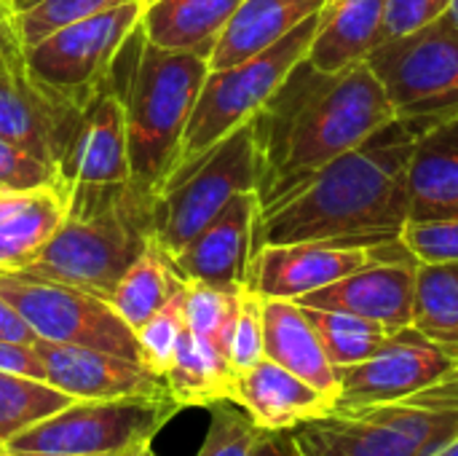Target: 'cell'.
Wrapping results in <instances>:
<instances>
[{
  "label": "cell",
  "mask_w": 458,
  "mask_h": 456,
  "mask_svg": "<svg viewBox=\"0 0 458 456\" xmlns=\"http://www.w3.org/2000/svg\"><path fill=\"white\" fill-rule=\"evenodd\" d=\"M392 121L394 105L368 62L319 73L303 59L255 118L263 212Z\"/></svg>",
  "instance_id": "obj_1"
},
{
  "label": "cell",
  "mask_w": 458,
  "mask_h": 456,
  "mask_svg": "<svg viewBox=\"0 0 458 456\" xmlns=\"http://www.w3.org/2000/svg\"><path fill=\"white\" fill-rule=\"evenodd\" d=\"M424 126L392 121L266 210L258 250L295 242L384 245L403 239L411 220V161Z\"/></svg>",
  "instance_id": "obj_2"
},
{
  "label": "cell",
  "mask_w": 458,
  "mask_h": 456,
  "mask_svg": "<svg viewBox=\"0 0 458 456\" xmlns=\"http://www.w3.org/2000/svg\"><path fill=\"white\" fill-rule=\"evenodd\" d=\"M207 73V56L158 48L145 38L142 24L115 62L113 75L126 105L131 185L150 202L158 199L174 167Z\"/></svg>",
  "instance_id": "obj_3"
},
{
  "label": "cell",
  "mask_w": 458,
  "mask_h": 456,
  "mask_svg": "<svg viewBox=\"0 0 458 456\" xmlns=\"http://www.w3.org/2000/svg\"><path fill=\"white\" fill-rule=\"evenodd\" d=\"M153 204L131 185L91 215H64L46 247L19 271L110 301L121 277L153 242Z\"/></svg>",
  "instance_id": "obj_4"
},
{
  "label": "cell",
  "mask_w": 458,
  "mask_h": 456,
  "mask_svg": "<svg viewBox=\"0 0 458 456\" xmlns=\"http://www.w3.org/2000/svg\"><path fill=\"white\" fill-rule=\"evenodd\" d=\"M458 435V379L357 411H333L293 438L303 456H435Z\"/></svg>",
  "instance_id": "obj_5"
},
{
  "label": "cell",
  "mask_w": 458,
  "mask_h": 456,
  "mask_svg": "<svg viewBox=\"0 0 458 456\" xmlns=\"http://www.w3.org/2000/svg\"><path fill=\"white\" fill-rule=\"evenodd\" d=\"M317 22L319 13L306 19L298 30H293L268 51L242 65L207 73L164 188L191 172L217 142H223L236 129L260 116V110L271 102L284 78L306 59L311 38L317 32Z\"/></svg>",
  "instance_id": "obj_6"
},
{
  "label": "cell",
  "mask_w": 458,
  "mask_h": 456,
  "mask_svg": "<svg viewBox=\"0 0 458 456\" xmlns=\"http://www.w3.org/2000/svg\"><path fill=\"white\" fill-rule=\"evenodd\" d=\"M54 175L64 215H91L131 188L126 105L115 75L81 108Z\"/></svg>",
  "instance_id": "obj_7"
},
{
  "label": "cell",
  "mask_w": 458,
  "mask_h": 456,
  "mask_svg": "<svg viewBox=\"0 0 458 456\" xmlns=\"http://www.w3.org/2000/svg\"><path fill=\"white\" fill-rule=\"evenodd\" d=\"M260 188L255 121L217 142L191 172L169 183L153 204V242L172 258L244 191Z\"/></svg>",
  "instance_id": "obj_8"
},
{
  "label": "cell",
  "mask_w": 458,
  "mask_h": 456,
  "mask_svg": "<svg viewBox=\"0 0 458 456\" xmlns=\"http://www.w3.org/2000/svg\"><path fill=\"white\" fill-rule=\"evenodd\" d=\"M142 8V0L123 3L24 46L30 75L56 99L83 108L110 81L126 40L140 27Z\"/></svg>",
  "instance_id": "obj_9"
},
{
  "label": "cell",
  "mask_w": 458,
  "mask_h": 456,
  "mask_svg": "<svg viewBox=\"0 0 458 456\" xmlns=\"http://www.w3.org/2000/svg\"><path fill=\"white\" fill-rule=\"evenodd\" d=\"M365 62L384 83L397 118L432 124L458 110V27L448 16L384 40Z\"/></svg>",
  "instance_id": "obj_10"
},
{
  "label": "cell",
  "mask_w": 458,
  "mask_h": 456,
  "mask_svg": "<svg viewBox=\"0 0 458 456\" xmlns=\"http://www.w3.org/2000/svg\"><path fill=\"white\" fill-rule=\"evenodd\" d=\"M177 411L182 409L172 398L75 400L3 446L16 452L129 454L150 443Z\"/></svg>",
  "instance_id": "obj_11"
},
{
  "label": "cell",
  "mask_w": 458,
  "mask_h": 456,
  "mask_svg": "<svg viewBox=\"0 0 458 456\" xmlns=\"http://www.w3.org/2000/svg\"><path fill=\"white\" fill-rule=\"evenodd\" d=\"M0 296L43 341L89 347L142 363L134 328L99 296L21 271H0Z\"/></svg>",
  "instance_id": "obj_12"
},
{
  "label": "cell",
  "mask_w": 458,
  "mask_h": 456,
  "mask_svg": "<svg viewBox=\"0 0 458 456\" xmlns=\"http://www.w3.org/2000/svg\"><path fill=\"white\" fill-rule=\"evenodd\" d=\"M341 390L333 411H357L405 400L458 379V360L424 339L413 325L392 339L365 363L338 371Z\"/></svg>",
  "instance_id": "obj_13"
},
{
  "label": "cell",
  "mask_w": 458,
  "mask_h": 456,
  "mask_svg": "<svg viewBox=\"0 0 458 456\" xmlns=\"http://www.w3.org/2000/svg\"><path fill=\"white\" fill-rule=\"evenodd\" d=\"M413 258L411 250L397 242L384 245H341V242H295V245H263L247 274V288L260 298L298 301L314 290H322L365 266L381 261Z\"/></svg>",
  "instance_id": "obj_14"
},
{
  "label": "cell",
  "mask_w": 458,
  "mask_h": 456,
  "mask_svg": "<svg viewBox=\"0 0 458 456\" xmlns=\"http://www.w3.org/2000/svg\"><path fill=\"white\" fill-rule=\"evenodd\" d=\"M81 108L48 94L27 70L19 40L0 51V137L56 167Z\"/></svg>",
  "instance_id": "obj_15"
},
{
  "label": "cell",
  "mask_w": 458,
  "mask_h": 456,
  "mask_svg": "<svg viewBox=\"0 0 458 456\" xmlns=\"http://www.w3.org/2000/svg\"><path fill=\"white\" fill-rule=\"evenodd\" d=\"M263 207L258 191L236 194L212 223H207L169 261L188 282H207L225 290L247 285L250 263L258 253V228Z\"/></svg>",
  "instance_id": "obj_16"
},
{
  "label": "cell",
  "mask_w": 458,
  "mask_h": 456,
  "mask_svg": "<svg viewBox=\"0 0 458 456\" xmlns=\"http://www.w3.org/2000/svg\"><path fill=\"white\" fill-rule=\"evenodd\" d=\"M35 352L43 363L46 382L75 400H115V398H172L166 379L145 363L72 344L38 339Z\"/></svg>",
  "instance_id": "obj_17"
},
{
  "label": "cell",
  "mask_w": 458,
  "mask_h": 456,
  "mask_svg": "<svg viewBox=\"0 0 458 456\" xmlns=\"http://www.w3.org/2000/svg\"><path fill=\"white\" fill-rule=\"evenodd\" d=\"M416 266V258L381 261L298 298V304L314 309L349 312L373 320L389 331H403L413 323Z\"/></svg>",
  "instance_id": "obj_18"
},
{
  "label": "cell",
  "mask_w": 458,
  "mask_h": 456,
  "mask_svg": "<svg viewBox=\"0 0 458 456\" xmlns=\"http://www.w3.org/2000/svg\"><path fill=\"white\" fill-rule=\"evenodd\" d=\"M231 403L242 406L266 433H293L335 409L330 395L268 357L233 374Z\"/></svg>",
  "instance_id": "obj_19"
},
{
  "label": "cell",
  "mask_w": 458,
  "mask_h": 456,
  "mask_svg": "<svg viewBox=\"0 0 458 456\" xmlns=\"http://www.w3.org/2000/svg\"><path fill=\"white\" fill-rule=\"evenodd\" d=\"M384 16L386 0H327L306 62L319 73H344L365 62L386 40Z\"/></svg>",
  "instance_id": "obj_20"
},
{
  "label": "cell",
  "mask_w": 458,
  "mask_h": 456,
  "mask_svg": "<svg viewBox=\"0 0 458 456\" xmlns=\"http://www.w3.org/2000/svg\"><path fill=\"white\" fill-rule=\"evenodd\" d=\"M263 341L268 360L293 371L333 400L338 398V368L330 363L317 328L298 301L263 298Z\"/></svg>",
  "instance_id": "obj_21"
},
{
  "label": "cell",
  "mask_w": 458,
  "mask_h": 456,
  "mask_svg": "<svg viewBox=\"0 0 458 456\" xmlns=\"http://www.w3.org/2000/svg\"><path fill=\"white\" fill-rule=\"evenodd\" d=\"M327 0H242L217 38L209 70L242 65L298 30L306 19L317 16Z\"/></svg>",
  "instance_id": "obj_22"
},
{
  "label": "cell",
  "mask_w": 458,
  "mask_h": 456,
  "mask_svg": "<svg viewBox=\"0 0 458 456\" xmlns=\"http://www.w3.org/2000/svg\"><path fill=\"white\" fill-rule=\"evenodd\" d=\"M458 218V110L421 129L411 161V220Z\"/></svg>",
  "instance_id": "obj_23"
},
{
  "label": "cell",
  "mask_w": 458,
  "mask_h": 456,
  "mask_svg": "<svg viewBox=\"0 0 458 456\" xmlns=\"http://www.w3.org/2000/svg\"><path fill=\"white\" fill-rule=\"evenodd\" d=\"M239 3L242 0H148L140 24L153 46L209 59Z\"/></svg>",
  "instance_id": "obj_24"
},
{
  "label": "cell",
  "mask_w": 458,
  "mask_h": 456,
  "mask_svg": "<svg viewBox=\"0 0 458 456\" xmlns=\"http://www.w3.org/2000/svg\"><path fill=\"white\" fill-rule=\"evenodd\" d=\"M64 220V199L54 185L32 191L0 188V271L24 269Z\"/></svg>",
  "instance_id": "obj_25"
},
{
  "label": "cell",
  "mask_w": 458,
  "mask_h": 456,
  "mask_svg": "<svg viewBox=\"0 0 458 456\" xmlns=\"http://www.w3.org/2000/svg\"><path fill=\"white\" fill-rule=\"evenodd\" d=\"M164 379L180 409H212L215 403L231 400L233 368L225 355L185 328Z\"/></svg>",
  "instance_id": "obj_26"
},
{
  "label": "cell",
  "mask_w": 458,
  "mask_h": 456,
  "mask_svg": "<svg viewBox=\"0 0 458 456\" xmlns=\"http://www.w3.org/2000/svg\"><path fill=\"white\" fill-rule=\"evenodd\" d=\"M182 288L185 280L174 271L169 255L156 242H150V247L129 266V271L115 285L110 306L137 333Z\"/></svg>",
  "instance_id": "obj_27"
},
{
  "label": "cell",
  "mask_w": 458,
  "mask_h": 456,
  "mask_svg": "<svg viewBox=\"0 0 458 456\" xmlns=\"http://www.w3.org/2000/svg\"><path fill=\"white\" fill-rule=\"evenodd\" d=\"M411 325L458 360V263L416 266Z\"/></svg>",
  "instance_id": "obj_28"
},
{
  "label": "cell",
  "mask_w": 458,
  "mask_h": 456,
  "mask_svg": "<svg viewBox=\"0 0 458 456\" xmlns=\"http://www.w3.org/2000/svg\"><path fill=\"white\" fill-rule=\"evenodd\" d=\"M311 325L319 333V341L330 357V363L341 371V368H352L357 363H365L368 357H373L389 339L394 331L349 314V312H333V309H314V306H303Z\"/></svg>",
  "instance_id": "obj_29"
},
{
  "label": "cell",
  "mask_w": 458,
  "mask_h": 456,
  "mask_svg": "<svg viewBox=\"0 0 458 456\" xmlns=\"http://www.w3.org/2000/svg\"><path fill=\"white\" fill-rule=\"evenodd\" d=\"M70 403H75V398L43 379L0 371V446Z\"/></svg>",
  "instance_id": "obj_30"
},
{
  "label": "cell",
  "mask_w": 458,
  "mask_h": 456,
  "mask_svg": "<svg viewBox=\"0 0 458 456\" xmlns=\"http://www.w3.org/2000/svg\"><path fill=\"white\" fill-rule=\"evenodd\" d=\"M239 290L215 288L207 282H185V323L188 331L215 347L220 355L228 357L231 352V336L239 314ZM231 363V360H228Z\"/></svg>",
  "instance_id": "obj_31"
},
{
  "label": "cell",
  "mask_w": 458,
  "mask_h": 456,
  "mask_svg": "<svg viewBox=\"0 0 458 456\" xmlns=\"http://www.w3.org/2000/svg\"><path fill=\"white\" fill-rule=\"evenodd\" d=\"M123 3H137V0H11L13 8L11 27L24 48V46H35L38 40L48 38L51 32L67 24L91 19Z\"/></svg>",
  "instance_id": "obj_32"
},
{
  "label": "cell",
  "mask_w": 458,
  "mask_h": 456,
  "mask_svg": "<svg viewBox=\"0 0 458 456\" xmlns=\"http://www.w3.org/2000/svg\"><path fill=\"white\" fill-rule=\"evenodd\" d=\"M209 411L212 422L196 456H258L268 433L260 430L242 406L223 400L215 403Z\"/></svg>",
  "instance_id": "obj_33"
},
{
  "label": "cell",
  "mask_w": 458,
  "mask_h": 456,
  "mask_svg": "<svg viewBox=\"0 0 458 456\" xmlns=\"http://www.w3.org/2000/svg\"><path fill=\"white\" fill-rule=\"evenodd\" d=\"M188 323H185V288L180 293H174L169 298L166 306H161L140 331H137V341H140V352H142V363L156 371L158 376H166L177 344L185 333Z\"/></svg>",
  "instance_id": "obj_34"
},
{
  "label": "cell",
  "mask_w": 458,
  "mask_h": 456,
  "mask_svg": "<svg viewBox=\"0 0 458 456\" xmlns=\"http://www.w3.org/2000/svg\"><path fill=\"white\" fill-rule=\"evenodd\" d=\"M403 245L419 263H458V218L408 220Z\"/></svg>",
  "instance_id": "obj_35"
},
{
  "label": "cell",
  "mask_w": 458,
  "mask_h": 456,
  "mask_svg": "<svg viewBox=\"0 0 458 456\" xmlns=\"http://www.w3.org/2000/svg\"><path fill=\"white\" fill-rule=\"evenodd\" d=\"M266 357V341H263V298L250 290L247 285L242 288L239 296V314L231 336V368L233 374L252 368Z\"/></svg>",
  "instance_id": "obj_36"
},
{
  "label": "cell",
  "mask_w": 458,
  "mask_h": 456,
  "mask_svg": "<svg viewBox=\"0 0 458 456\" xmlns=\"http://www.w3.org/2000/svg\"><path fill=\"white\" fill-rule=\"evenodd\" d=\"M54 167L30 151L0 137V188L5 191H32L54 185Z\"/></svg>",
  "instance_id": "obj_37"
},
{
  "label": "cell",
  "mask_w": 458,
  "mask_h": 456,
  "mask_svg": "<svg viewBox=\"0 0 458 456\" xmlns=\"http://www.w3.org/2000/svg\"><path fill=\"white\" fill-rule=\"evenodd\" d=\"M454 0H386V16H384V35L400 38L408 32H416L440 16L448 13Z\"/></svg>",
  "instance_id": "obj_38"
},
{
  "label": "cell",
  "mask_w": 458,
  "mask_h": 456,
  "mask_svg": "<svg viewBox=\"0 0 458 456\" xmlns=\"http://www.w3.org/2000/svg\"><path fill=\"white\" fill-rule=\"evenodd\" d=\"M0 371L21 374V376H32V379L46 382L43 363H40L32 344H19V341H3L0 339Z\"/></svg>",
  "instance_id": "obj_39"
},
{
  "label": "cell",
  "mask_w": 458,
  "mask_h": 456,
  "mask_svg": "<svg viewBox=\"0 0 458 456\" xmlns=\"http://www.w3.org/2000/svg\"><path fill=\"white\" fill-rule=\"evenodd\" d=\"M0 339L3 341H19V344H35V331L24 323V317L0 296Z\"/></svg>",
  "instance_id": "obj_40"
},
{
  "label": "cell",
  "mask_w": 458,
  "mask_h": 456,
  "mask_svg": "<svg viewBox=\"0 0 458 456\" xmlns=\"http://www.w3.org/2000/svg\"><path fill=\"white\" fill-rule=\"evenodd\" d=\"M258 456H303L293 433H268L260 443Z\"/></svg>",
  "instance_id": "obj_41"
},
{
  "label": "cell",
  "mask_w": 458,
  "mask_h": 456,
  "mask_svg": "<svg viewBox=\"0 0 458 456\" xmlns=\"http://www.w3.org/2000/svg\"><path fill=\"white\" fill-rule=\"evenodd\" d=\"M137 452V449H134ZM131 454V452H129ZM129 454H62V452H16L0 446V456H129Z\"/></svg>",
  "instance_id": "obj_42"
},
{
  "label": "cell",
  "mask_w": 458,
  "mask_h": 456,
  "mask_svg": "<svg viewBox=\"0 0 458 456\" xmlns=\"http://www.w3.org/2000/svg\"><path fill=\"white\" fill-rule=\"evenodd\" d=\"M11 40H16V32H13V27H11V19H8V22L0 24V51H3Z\"/></svg>",
  "instance_id": "obj_43"
},
{
  "label": "cell",
  "mask_w": 458,
  "mask_h": 456,
  "mask_svg": "<svg viewBox=\"0 0 458 456\" xmlns=\"http://www.w3.org/2000/svg\"><path fill=\"white\" fill-rule=\"evenodd\" d=\"M435 456H458V435L451 441V443H445V446H443V449H440Z\"/></svg>",
  "instance_id": "obj_44"
},
{
  "label": "cell",
  "mask_w": 458,
  "mask_h": 456,
  "mask_svg": "<svg viewBox=\"0 0 458 456\" xmlns=\"http://www.w3.org/2000/svg\"><path fill=\"white\" fill-rule=\"evenodd\" d=\"M13 16V8H11V0H0V24L8 22Z\"/></svg>",
  "instance_id": "obj_45"
},
{
  "label": "cell",
  "mask_w": 458,
  "mask_h": 456,
  "mask_svg": "<svg viewBox=\"0 0 458 456\" xmlns=\"http://www.w3.org/2000/svg\"><path fill=\"white\" fill-rule=\"evenodd\" d=\"M445 16H448V19H451V22L458 27V0L451 3V8H448V13H445Z\"/></svg>",
  "instance_id": "obj_46"
},
{
  "label": "cell",
  "mask_w": 458,
  "mask_h": 456,
  "mask_svg": "<svg viewBox=\"0 0 458 456\" xmlns=\"http://www.w3.org/2000/svg\"><path fill=\"white\" fill-rule=\"evenodd\" d=\"M129 456H156L153 454V449H150V443H145V446H140L137 452H131Z\"/></svg>",
  "instance_id": "obj_47"
},
{
  "label": "cell",
  "mask_w": 458,
  "mask_h": 456,
  "mask_svg": "<svg viewBox=\"0 0 458 456\" xmlns=\"http://www.w3.org/2000/svg\"><path fill=\"white\" fill-rule=\"evenodd\" d=\"M145 3H148V0H145Z\"/></svg>",
  "instance_id": "obj_48"
}]
</instances>
